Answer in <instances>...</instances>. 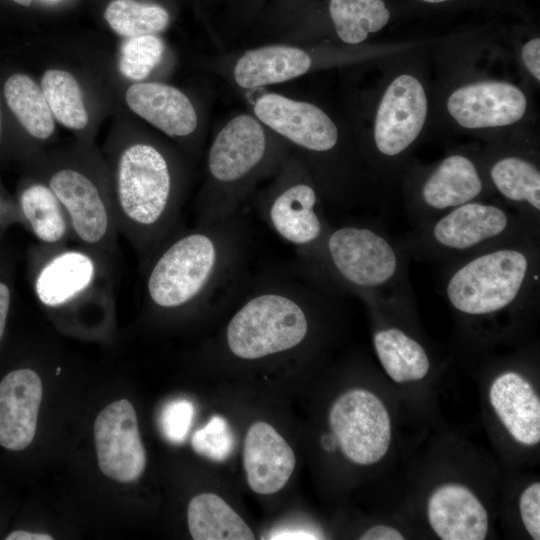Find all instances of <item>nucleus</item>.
<instances>
[{
  "label": "nucleus",
  "mask_w": 540,
  "mask_h": 540,
  "mask_svg": "<svg viewBox=\"0 0 540 540\" xmlns=\"http://www.w3.org/2000/svg\"><path fill=\"white\" fill-rule=\"evenodd\" d=\"M257 209L269 228L295 248L301 261L318 249L332 226L316 181L298 154H290L260 192Z\"/></svg>",
  "instance_id": "9"
},
{
  "label": "nucleus",
  "mask_w": 540,
  "mask_h": 540,
  "mask_svg": "<svg viewBox=\"0 0 540 540\" xmlns=\"http://www.w3.org/2000/svg\"><path fill=\"white\" fill-rule=\"evenodd\" d=\"M45 183L67 214L73 240L115 265L119 232L111 194L87 171L69 165L51 170Z\"/></svg>",
  "instance_id": "12"
},
{
  "label": "nucleus",
  "mask_w": 540,
  "mask_h": 540,
  "mask_svg": "<svg viewBox=\"0 0 540 540\" xmlns=\"http://www.w3.org/2000/svg\"><path fill=\"white\" fill-rule=\"evenodd\" d=\"M410 257L381 224L333 225L303 262V276L332 296L369 294L414 306Z\"/></svg>",
  "instance_id": "3"
},
{
  "label": "nucleus",
  "mask_w": 540,
  "mask_h": 540,
  "mask_svg": "<svg viewBox=\"0 0 540 540\" xmlns=\"http://www.w3.org/2000/svg\"><path fill=\"white\" fill-rule=\"evenodd\" d=\"M490 404L508 433L517 442L540 441V400L531 383L516 371H505L492 382Z\"/></svg>",
  "instance_id": "21"
},
{
  "label": "nucleus",
  "mask_w": 540,
  "mask_h": 540,
  "mask_svg": "<svg viewBox=\"0 0 540 540\" xmlns=\"http://www.w3.org/2000/svg\"><path fill=\"white\" fill-rule=\"evenodd\" d=\"M129 108L170 137L195 132L198 116L190 99L179 89L158 82L132 84L125 94Z\"/></svg>",
  "instance_id": "20"
},
{
  "label": "nucleus",
  "mask_w": 540,
  "mask_h": 540,
  "mask_svg": "<svg viewBox=\"0 0 540 540\" xmlns=\"http://www.w3.org/2000/svg\"><path fill=\"white\" fill-rule=\"evenodd\" d=\"M43 388L39 375L21 368L0 382V445L19 451L33 440Z\"/></svg>",
  "instance_id": "17"
},
{
  "label": "nucleus",
  "mask_w": 540,
  "mask_h": 540,
  "mask_svg": "<svg viewBox=\"0 0 540 540\" xmlns=\"http://www.w3.org/2000/svg\"><path fill=\"white\" fill-rule=\"evenodd\" d=\"M521 59L529 74L539 84L540 82V38L527 41L521 48Z\"/></svg>",
  "instance_id": "35"
},
{
  "label": "nucleus",
  "mask_w": 540,
  "mask_h": 540,
  "mask_svg": "<svg viewBox=\"0 0 540 540\" xmlns=\"http://www.w3.org/2000/svg\"><path fill=\"white\" fill-rule=\"evenodd\" d=\"M368 307L382 321L373 333V346L387 375L396 383L425 378L431 360L423 344L402 327L385 324L378 313Z\"/></svg>",
  "instance_id": "24"
},
{
  "label": "nucleus",
  "mask_w": 540,
  "mask_h": 540,
  "mask_svg": "<svg viewBox=\"0 0 540 540\" xmlns=\"http://www.w3.org/2000/svg\"><path fill=\"white\" fill-rule=\"evenodd\" d=\"M7 540H51L53 537L48 534L43 533H33L28 531H14L10 533L7 537Z\"/></svg>",
  "instance_id": "39"
},
{
  "label": "nucleus",
  "mask_w": 540,
  "mask_h": 540,
  "mask_svg": "<svg viewBox=\"0 0 540 540\" xmlns=\"http://www.w3.org/2000/svg\"><path fill=\"white\" fill-rule=\"evenodd\" d=\"M22 223L44 246L67 245L73 239L67 214L50 187L41 181L24 186L17 199Z\"/></svg>",
  "instance_id": "23"
},
{
  "label": "nucleus",
  "mask_w": 540,
  "mask_h": 540,
  "mask_svg": "<svg viewBox=\"0 0 540 540\" xmlns=\"http://www.w3.org/2000/svg\"><path fill=\"white\" fill-rule=\"evenodd\" d=\"M269 539H317V534L310 532L307 528L289 526L274 530L269 534Z\"/></svg>",
  "instance_id": "37"
},
{
  "label": "nucleus",
  "mask_w": 540,
  "mask_h": 540,
  "mask_svg": "<svg viewBox=\"0 0 540 540\" xmlns=\"http://www.w3.org/2000/svg\"><path fill=\"white\" fill-rule=\"evenodd\" d=\"M295 463L294 451L272 425L257 421L249 427L243 465L252 491L261 495L278 492L290 479Z\"/></svg>",
  "instance_id": "18"
},
{
  "label": "nucleus",
  "mask_w": 540,
  "mask_h": 540,
  "mask_svg": "<svg viewBox=\"0 0 540 540\" xmlns=\"http://www.w3.org/2000/svg\"><path fill=\"white\" fill-rule=\"evenodd\" d=\"M446 109L465 130H495L522 120L528 110V98L510 82L479 80L456 87L447 97Z\"/></svg>",
  "instance_id": "14"
},
{
  "label": "nucleus",
  "mask_w": 540,
  "mask_h": 540,
  "mask_svg": "<svg viewBox=\"0 0 540 540\" xmlns=\"http://www.w3.org/2000/svg\"><path fill=\"white\" fill-rule=\"evenodd\" d=\"M421 1H424L426 3H442L448 0H421Z\"/></svg>",
  "instance_id": "41"
},
{
  "label": "nucleus",
  "mask_w": 540,
  "mask_h": 540,
  "mask_svg": "<svg viewBox=\"0 0 540 540\" xmlns=\"http://www.w3.org/2000/svg\"><path fill=\"white\" fill-rule=\"evenodd\" d=\"M481 156L493 195L540 231V169L536 154L521 147L497 146Z\"/></svg>",
  "instance_id": "15"
},
{
  "label": "nucleus",
  "mask_w": 540,
  "mask_h": 540,
  "mask_svg": "<svg viewBox=\"0 0 540 540\" xmlns=\"http://www.w3.org/2000/svg\"><path fill=\"white\" fill-rule=\"evenodd\" d=\"M314 63L304 48L275 44L244 52L235 62L233 78L242 89L280 84L308 73Z\"/></svg>",
  "instance_id": "22"
},
{
  "label": "nucleus",
  "mask_w": 540,
  "mask_h": 540,
  "mask_svg": "<svg viewBox=\"0 0 540 540\" xmlns=\"http://www.w3.org/2000/svg\"><path fill=\"white\" fill-rule=\"evenodd\" d=\"M13 1H15L16 3H18V4L22 5V6L28 7V6L31 5L33 0H13Z\"/></svg>",
  "instance_id": "40"
},
{
  "label": "nucleus",
  "mask_w": 540,
  "mask_h": 540,
  "mask_svg": "<svg viewBox=\"0 0 540 540\" xmlns=\"http://www.w3.org/2000/svg\"><path fill=\"white\" fill-rule=\"evenodd\" d=\"M13 296L12 275L9 264L0 253V341L4 335Z\"/></svg>",
  "instance_id": "34"
},
{
  "label": "nucleus",
  "mask_w": 540,
  "mask_h": 540,
  "mask_svg": "<svg viewBox=\"0 0 540 540\" xmlns=\"http://www.w3.org/2000/svg\"><path fill=\"white\" fill-rule=\"evenodd\" d=\"M111 196L118 232L143 267L181 214L183 194L173 161L153 144L128 145L117 157Z\"/></svg>",
  "instance_id": "4"
},
{
  "label": "nucleus",
  "mask_w": 540,
  "mask_h": 540,
  "mask_svg": "<svg viewBox=\"0 0 540 540\" xmlns=\"http://www.w3.org/2000/svg\"><path fill=\"white\" fill-rule=\"evenodd\" d=\"M361 540H403L404 536L397 529L387 525H376L366 530Z\"/></svg>",
  "instance_id": "36"
},
{
  "label": "nucleus",
  "mask_w": 540,
  "mask_h": 540,
  "mask_svg": "<svg viewBox=\"0 0 540 540\" xmlns=\"http://www.w3.org/2000/svg\"><path fill=\"white\" fill-rule=\"evenodd\" d=\"M191 445L196 453L214 461H223L233 450L234 436L227 420L216 415L193 434Z\"/></svg>",
  "instance_id": "31"
},
{
  "label": "nucleus",
  "mask_w": 540,
  "mask_h": 540,
  "mask_svg": "<svg viewBox=\"0 0 540 540\" xmlns=\"http://www.w3.org/2000/svg\"><path fill=\"white\" fill-rule=\"evenodd\" d=\"M491 196L481 153L467 150L450 151L431 166H412L403 180V201L412 227Z\"/></svg>",
  "instance_id": "10"
},
{
  "label": "nucleus",
  "mask_w": 540,
  "mask_h": 540,
  "mask_svg": "<svg viewBox=\"0 0 540 540\" xmlns=\"http://www.w3.org/2000/svg\"><path fill=\"white\" fill-rule=\"evenodd\" d=\"M329 14L338 38L349 45L363 43L390 19L383 0H330Z\"/></svg>",
  "instance_id": "27"
},
{
  "label": "nucleus",
  "mask_w": 540,
  "mask_h": 540,
  "mask_svg": "<svg viewBox=\"0 0 540 540\" xmlns=\"http://www.w3.org/2000/svg\"><path fill=\"white\" fill-rule=\"evenodd\" d=\"M519 509L522 522L529 533L535 539H540V483L529 485L522 492L519 499Z\"/></svg>",
  "instance_id": "33"
},
{
  "label": "nucleus",
  "mask_w": 540,
  "mask_h": 540,
  "mask_svg": "<svg viewBox=\"0 0 540 540\" xmlns=\"http://www.w3.org/2000/svg\"><path fill=\"white\" fill-rule=\"evenodd\" d=\"M255 116L239 114L215 135L207 154L206 180L195 205L196 224L239 213L255 184L275 174L290 155Z\"/></svg>",
  "instance_id": "5"
},
{
  "label": "nucleus",
  "mask_w": 540,
  "mask_h": 540,
  "mask_svg": "<svg viewBox=\"0 0 540 540\" xmlns=\"http://www.w3.org/2000/svg\"><path fill=\"white\" fill-rule=\"evenodd\" d=\"M115 265L80 245L33 247L29 273L39 303L54 313L93 309L109 312L114 303Z\"/></svg>",
  "instance_id": "8"
},
{
  "label": "nucleus",
  "mask_w": 540,
  "mask_h": 540,
  "mask_svg": "<svg viewBox=\"0 0 540 540\" xmlns=\"http://www.w3.org/2000/svg\"><path fill=\"white\" fill-rule=\"evenodd\" d=\"M4 95L10 110L32 137L46 140L53 134L54 116L42 89L30 76L11 75L5 82Z\"/></svg>",
  "instance_id": "26"
},
{
  "label": "nucleus",
  "mask_w": 540,
  "mask_h": 540,
  "mask_svg": "<svg viewBox=\"0 0 540 540\" xmlns=\"http://www.w3.org/2000/svg\"><path fill=\"white\" fill-rule=\"evenodd\" d=\"M428 98L422 82L402 73L387 85L374 116L371 143L365 157L381 176L404 168L426 122Z\"/></svg>",
  "instance_id": "11"
},
{
  "label": "nucleus",
  "mask_w": 540,
  "mask_h": 540,
  "mask_svg": "<svg viewBox=\"0 0 540 540\" xmlns=\"http://www.w3.org/2000/svg\"><path fill=\"white\" fill-rule=\"evenodd\" d=\"M189 532L195 540H253L250 527L220 496H194L187 510Z\"/></svg>",
  "instance_id": "25"
},
{
  "label": "nucleus",
  "mask_w": 540,
  "mask_h": 540,
  "mask_svg": "<svg viewBox=\"0 0 540 540\" xmlns=\"http://www.w3.org/2000/svg\"><path fill=\"white\" fill-rule=\"evenodd\" d=\"M0 139H1V117H0Z\"/></svg>",
  "instance_id": "42"
},
{
  "label": "nucleus",
  "mask_w": 540,
  "mask_h": 540,
  "mask_svg": "<svg viewBox=\"0 0 540 540\" xmlns=\"http://www.w3.org/2000/svg\"><path fill=\"white\" fill-rule=\"evenodd\" d=\"M244 300L225 329L230 353L242 360H259L302 345L310 333L311 312L330 295L310 280L270 277L243 286Z\"/></svg>",
  "instance_id": "6"
},
{
  "label": "nucleus",
  "mask_w": 540,
  "mask_h": 540,
  "mask_svg": "<svg viewBox=\"0 0 540 540\" xmlns=\"http://www.w3.org/2000/svg\"><path fill=\"white\" fill-rule=\"evenodd\" d=\"M329 425L342 453L355 464L377 463L389 449L390 415L368 390L352 389L339 396L330 408Z\"/></svg>",
  "instance_id": "13"
},
{
  "label": "nucleus",
  "mask_w": 540,
  "mask_h": 540,
  "mask_svg": "<svg viewBox=\"0 0 540 540\" xmlns=\"http://www.w3.org/2000/svg\"><path fill=\"white\" fill-rule=\"evenodd\" d=\"M441 266V290L464 321L520 317L540 298V237L509 241Z\"/></svg>",
  "instance_id": "2"
},
{
  "label": "nucleus",
  "mask_w": 540,
  "mask_h": 540,
  "mask_svg": "<svg viewBox=\"0 0 540 540\" xmlns=\"http://www.w3.org/2000/svg\"><path fill=\"white\" fill-rule=\"evenodd\" d=\"M41 89L58 122L75 130L86 127L88 113L80 86L71 73L58 69L47 70L41 79Z\"/></svg>",
  "instance_id": "28"
},
{
  "label": "nucleus",
  "mask_w": 540,
  "mask_h": 540,
  "mask_svg": "<svg viewBox=\"0 0 540 540\" xmlns=\"http://www.w3.org/2000/svg\"><path fill=\"white\" fill-rule=\"evenodd\" d=\"M239 213L211 224L174 230L142 267L145 302L156 312L178 313L214 296H236L247 235Z\"/></svg>",
  "instance_id": "1"
},
{
  "label": "nucleus",
  "mask_w": 540,
  "mask_h": 540,
  "mask_svg": "<svg viewBox=\"0 0 540 540\" xmlns=\"http://www.w3.org/2000/svg\"><path fill=\"white\" fill-rule=\"evenodd\" d=\"M429 524L442 540H483L488 533V514L466 486L448 483L435 489L427 505Z\"/></svg>",
  "instance_id": "19"
},
{
  "label": "nucleus",
  "mask_w": 540,
  "mask_h": 540,
  "mask_svg": "<svg viewBox=\"0 0 540 540\" xmlns=\"http://www.w3.org/2000/svg\"><path fill=\"white\" fill-rule=\"evenodd\" d=\"M527 237H540V231L501 202L485 199L453 208L397 239L410 259L444 264Z\"/></svg>",
  "instance_id": "7"
},
{
  "label": "nucleus",
  "mask_w": 540,
  "mask_h": 540,
  "mask_svg": "<svg viewBox=\"0 0 540 540\" xmlns=\"http://www.w3.org/2000/svg\"><path fill=\"white\" fill-rule=\"evenodd\" d=\"M164 51L165 44L156 35L127 38L121 46L119 69L125 77L141 81L158 66Z\"/></svg>",
  "instance_id": "30"
},
{
  "label": "nucleus",
  "mask_w": 540,
  "mask_h": 540,
  "mask_svg": "<svg viewBox=\"0 0 540 540\" xmlns=\"http://www.w3.org/2000/svg\"><path fill=\"white\" fill-rule=\"evenodd\" d=\"M99 468L118 482L136 481L144 472L147 457L134 407L126 399L106 406L94 423Z\"/></svg>",
  "instance_id": "16"
},
{
  "label": "nucleus",
  "mask_w": 540,
  "mask_h": 540,
  "mask_svg": "<svg viewBox=\"0 0 540 540\" xmlns=\"http://www.w3.org/2000/svg\"><path fill=\"white\" fill-rule=\"evenodd\" d=\"M11 222H20L17 205L6 206L0 201V231Z\"/></svg>",
  "instance_id": "38"
},
{
  "label": "nucleus",
  "mask_w": 540,
  "mask_h": 540,
  "mask_svg": "<svg viewBox=\"0 0 540 540\" xmlns=\"http://www.w3.org/2000/svg\"><path fill=\"white\" fill-rule=\"evenodd\" d=\"M104 18L117 34L126 38L156 35L166 29L170 20L163 7L136 0L111 1Z\"/></svg>",
  "instance_id": "29"
},
{
  "label": "nucleus",
  "mask_w": 540,
  "mask_h": 540,
  "mask_svg": "<svg viewBox=\"0 0 540 540\" xmlns=\"http://www.w3.org/2000/svg\"><path fill=\"white\" fill-rule=\"evenodd\" d=\"M194 417L193 404L185 399L169 402L162 410L160 426L165 438L172 443L185 440Z\"/></svg>",
  "instance_id": "32"
}]
</instances>
